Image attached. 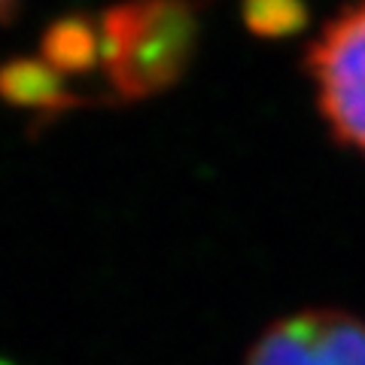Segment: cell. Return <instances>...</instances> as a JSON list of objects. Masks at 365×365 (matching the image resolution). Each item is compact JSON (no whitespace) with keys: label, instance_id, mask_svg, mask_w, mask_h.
<instances>
[{"label":"cell","instance_id":"obj_5","mask_svg":"<svg viewBox=\"0 0 365 365\" xmlns=\"http://www.w3.org/2000/svg\"><path fill=\"white\" fill-rule=\"evenodd\" d=\"M0 88L6 91L9 101L19 104H31V107H58L67 104L64 88H61V73L52 71L49 64H37V61H16L9 64L4 76H0Z\"/></svg>","mask_w":365,"mask_h":365},{"label":"cell","instance_id":"obj_7","mask_svg":"<svg viewBox=\"0 0 365 365\" xmlns=\"http://www.w3.org/2000/svg\"><path fill=\"white\" fill-rule=\"evenodd\" d=\"M9 4H13V0H0V13H4V9H6Z\"/></svg>","mask_w":365,"mask_h":365},{"label":"cell","instance_id":"obj_8","mask_svg":"<svg viewBox=\"0 0 365 365\" xmlns=\"http://www.w3.org/2000/svg\"><path fill=\"white\" fill-rule=\"evenodd\" d=\"M0 365H9V362H0Z\"/></svg>","mask_w":365,"mask_h":365},{"label":"cell","instance_id":"obj_1","mask_svg":"<svg viewBox=\"0 0 365 365\" xmlns=\"http://www.w3.org/2000/svg\"><path fill=\"white\" fill-rule=\"evenodd\" d=\"M101 67L119 98H153L186 73L198 43L195 0H125L101 19Z\"/></svg>","mask_w":365,"mask_h":365},{"label":"cell","instance_id":"obj_2","mask_svg":"<svg viewBox=\"0 0 365 365\" xmlns=\"http://www.w3.org/2000/svg\"><path fill=\"white\" fill-rule=\"evenodd\" d=\"M317 104L341 143L365 153V0L344 6L307 49Z\"/></svg>","mask_w":365,"mask_h":365},{"label":"cell","instance_id":"obj_4","mask_svg":"<svg viewBox=\"0 0 365 365\" xmlns=\"http://www.w3.org/2000/svg\"><path fill=\"white\" fill-rule=\"evenodd\" d=\"M46 64L58 73H83L101 64V28L83 19L55 25L46 37Z\"/></svg>","mask_w":365,"mask_h":365},{"label":"cell","instance_id":"obj_6","mask_svg":"<svg viewBox=\"0 0 365 365\" xmlns=\"http://www.w3.org/2000/svg\"><path fill=\"white\" fill-rule=\"evenodd\" d=\"M241 16L250 34L271 40L299 34L311 21L304 0H244Z\"/></svg>","mask_w":365,"mask_h":365},{"label":"cell","instance_id":"obj_3","mask_svg":"<svg viewBox=\"0 0 365 365\" xmlns=\"http://www.w3.org/2000/svg\"><path fill=\"white\" fill-rule=\"evenodd\" d=\"M247 365H365V323L341 311H307L274 323Z\"/></svg>","mask_w":365,"mask_h":365}]
</instances>
